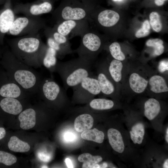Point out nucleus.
Here are the masks:
<instances>
[{"instance_id":"obj_18","label":"nucleus","mask_w":168,"mask_h":168,"mask_svg":"<svg viewBox=\"0 0 168 168\" xmlns=\"http://www.w3.org/2000/svg\"><path fill=\"white\" fill-rule=\"evenodd\" d=\"M97 68V79L101 89V92L108 96H112L115 88L111 80L107 66H100Z\"/></svg>"},{"instance_id":"obj_34","label":"nucleus","mask_w":168,"mask_h":168,"mask_svg":"<svg viewBox=\"0 0 168 168\" xmlns=\"http://www.w3.org/2000/svg\"><path fill=\"white\" fill-rule=\"evenodd\" d=\"M163 44V41L159 39H150L148 40L146 43V44L147 46L154 47L162 45Z\"/></svg>"},{"instance_id":"obj_2","label":"nucleus","mask_w":168,"mask_h":168,"mask_svg":"<svg viewBox=\"0 0 168 168\" xmlns=\"http://www.w3.org/2000/svg\"><path fill=\"white\" fill-rule=\"evenodd\" d=\"M10 49L20 61L35 68L41 67L48 47L38 33L12 38L7 41Z\"/></svg>"},{"instance_id":"obj_21","label":"nucleus","mask_w":168,"mask_h":168,"mask_svg":"<svg viewBox=\"0 0 168 168\" xmlns=\"http://www.w3.org/2000/svg\"><path fill=\"white\" fill-rule=\"evenodd\" d=\"M99 23L105 27H110L115 25L119 21V16L116 12L105 10L100 12L97 17Z\"/></svg>"},{"instance_id":"obj_28","label":"nucleus","mask_w":168,"mask_h":168,"mask_svg":"<svg viewBox=\"0 0 168 168\" xmlns=\"http://www.w3.org/2000/svg\"><path fill=\"white\" fill-rule=\"evenodd\" d=\"M81 137L84 140L101 144L104 140L105 134L103 131L95 128L82 132Z\"/></svg>"},{"instance_id":"obj_32","label":"nucleus","mask_w":168,"mask_h":168,"mask_svg":"<svg viewBox=\"0 0 168 168\" xmlns=\"http://www.w3.org/2000/svg\"><path fill=\"white\" fill-rule=\"evenodd\" d=\"M150 23L152 29L155 31L158 32L162 29V24L160 16L156 12H152L149 16Z\"/></svg>"},{"instance_id":"obj_5","label":"nucleus","mask_w":168,"mask_h":168,"mask_svg":"<svg viewBox=\"0 0 168 168\" xmlns=\"http://www.w3.org/2000/svg\"><path fill=\"white\" fill-rule=\"evenodd\" d=\"M121 116L132 145L141 154L149 141L147 133L148 124L139 112L126 110Z\"/></svg>"},{"instance_id":"obj_8","label":"nucleus","mask_w":168,"mask_h":168,"mask_svg":"<svg viewBox=\"0 0 168 168\" xmlns=\"http://www.w3.org/2000/svg\"><path fill=\"white\" fill-rule=\"evenodd\" d=\"M46 26L44 20L39 16L19 17L15 18L7 34L20 36L35 34Z\"/></svg>"},{"instance_id":"obj_40","label":"nucleus","mask_w":168,"mask_h":168,"mask_svg":"<svg viewBox=\"0 0 168 168\" xmlns=\"http://www.w3.org/2000/svg\"><path fill=\"white\" fill-rule=\"evenodd\" d=\"M142 28L145 30H149L150 29V24L149 21L147 20H145L142 24Z\"/></svg>"},{"instance_id":"obj_15","label":"nucleus","mask_w":168,"mask_h":168,"mask_svg":"<svg viewBox=\"0 0 168 168\" xmlns=\"http://www.w3.org/2000/svg\"><path fill=\"white\" fill-rule=\"evenodd\" d=\"M66 91L53 78H45L40 84L38 93L46 100L54 102L64 100L67 97Z\"/></svg>"},{"instance_id":"obj_1","label":"nucleus","mask_w":168,"mask_h":168,"mask_svg":"<svg viewBox=\"0 0 168 168\" xmlns=\"http://www.w3.org/2000/svg\"><path fill=\"white\" fill-rule=\"evenodd\" d=\"M0 66L23 90L31 94L38 93L43 79L33 68L18 60L10 49H3Z\"/></svg>"},{"instance_id":"obj_37","label":"nucleus","mask_w":168,"mask_h":168,"mask_svg":"<svg viewBox=\"0 0 168 168\" xmlns=\"http://www.w3.org/2000/svg\"><path fill=\"white\" fill-rule=\"evenodd\" d=\"M162 134L164 135L165 142L164 146L168 150V124L164 125Z\"/></svg>"},{"instance_id":"obj_27","label":"nucleus","mask_w":168,"mask_h":168,"mask_svg":"<svg viewBox=\"0 0 168 168\" xmlns=\"http://www.w3.org/2000/svg\"><path fill=\"white\" fill-rule=\"evenodd\" d=\"M123 67L121 61L115 59L111 60L108 66L109 73L112 79L115 82H119L121 80Z\"/></svg>"},{"instance_id":"obj_20","label":"nucleus","mask_w":168,"mask_h":168,"mask_svg":"<svg viewBox=\"0 0 168 168\" xmlns=\"http://www.w3.org/2000/svg\"><path fill=\"white\" fill-rule=\"evenodd\" d=\"M36 111L33 108H28L22 111L18 117L20 127L27 130L34 127L36 123Z\"/></svg>"},{"instance_id":"obj_29","label":"nucleus","mask_w":168,"mask_h":168,"mask_svg":"<svg viewBox=\"0 0 168 168\" xmlns=\"http://www.w3.org/2000/svg\"><path fill=\"white\" fill-rule=\"evenodd\" d=\"M78 159L83 163L82 168H94L95 164L102 161L103 158L100 155L92 156L89 153H84L80 155Z\"/></svg>"},{"instance_id":"obj_10","label":"nucleus","mask_w":168,"mask_h":168,"mask_svg":"<svg viewBox=\"0 0 168 168\" xmlns=\"http://www.w3.org/2000/svg\"><path fill=\"white\" fill-rule=\"evenodd\" d=\"M44 29L47 45L55 50L57 57L61 59L73 52L67 37L57 32L53 27L46 26Z\"/></svg>"},{"instance_id":"obj_4","label":"nucleus","mask_w":168,"mask_h":168,"mask_svg":"<svg viewBox=\"0 0 168 168\" xmlns=\"http://www.w3.org/2000/svg\"><path fill=\"white\" fill-rule=\"evenodd\" d=\"M92 64L79 57L65 62H57L55 72L61 77L64 89L74 88L85 78L93 75Z\"/></svg>"},{"instance_id":"obj_42","label":"nucleus","mask_w":168,"mask_h":168,"mask_svg":"<svg viewBox=\"0 0 168 168\" xmlns=\"http://www.w3.org/2000/svg\"><path fill=\"white\" fill-rule=\"evenodd\" d=\"M65 162L68 168H73V166L71 160L68 158H66L65 160Z\"/></svg>"},{"instance_id":"obj_26","label":"nucleus","mask_w":168,"mask_h":168,"mask_svg":"<svg viewBox=\"0 0 168 168\" xmlns=\"http://www.w3.org/2000/svg\"><path fill=\"white\" fill-rule=\"evenodd\" d=\"M57 57L55 50L48 46L43 59V65L51 72H55Z\"/></svg>"},{"instance_id":"obj_35","label":"nucleus","mask_w":168,"mask_h":168,"mask_svg":"<svg viewBox=\"0 0 168 168\" xmlns=\"http://www.w3.org/2000/svg\"><path fill=\"white\" fill-rule=\"evenodd\" d=\"M158 68L161 72H163L168 70V61L164 60L161 61L159 64Z\"/></svg>"},{"instance_id":"obj_24","label":"nucleus","mask_w":168,"mask_h":168,"mask_svg":"<svg viewBox=\"0 0 168 168\" xmlns=\"http://www.w3.org/2000/svg\"><path fill=\"white\" fill-rule=\"evenodd\" d=\"M94 123L93 117L88 114H81L75 119L74 122V128L78 132H82L90 129Z\"/></svg>"},{"instance_id":"obj_41","label":"nucleus","mask_w":168,"mask_h":168,"mask_svg":"<svg viewBox=\"0 0 168 168\" xmlns=\"http://www.w3.org/2000/svg\"><path fill=\"white\" fill-rule=\"evenodd\" d=\"M6 133V130L2 127L0 128V140L3 138L5 136Z\"/></svg>"},{"instance_id":"obj_43","label":"nucleus","mask_w":168,"mask_h":168,"mask_svg":"<svg viewBox=\"0 0 168 168\" xmlns=\"http://www.w3.org/2000/svg\"><path fill=\"white\" fill-rule=\"evenodd\" d=\"M166 0H155V3L158 6L163 5L165 1Z\"/></svg>"},{"instance_id":"obj_30","label":"nucleus","mask_w":168,"mask_h":168,"mask_svg":"<svg viewBox=\"0 0 168 168\" xmlns=\"http://www.w3.org/2000/svg\"><path fill=\"white\" fill-rule=\"evenodd\" d=\"M8 146L11 150L16 152H25L30 149V146L28 143L21 140L15 136L11 137Z\"/></svg>"},{"instance_id":"obj_23","label":"nucleus","mask_w":168,"mask_h":168,"mask_svg":"<svg viewBox=\"0 0 168 168\" xmlns=\"http://www.w3.org/2000/svg\"><path fill=\"white\" fill-rule=\"evenodd\" d=\"M88 105L92 110L100 111L109 110L117 107H120L115 101L105 98L91 99Z\"/></svg>"},{"instance_id":"obj_22","label":"nucleus","mask_w":168,"mask_h":168,"mask_svg":"<svg viewBox=\"0 0 168 168\" xmlns=\"http://www.w3.org/2000/svg\"><path fill=\"white\" fill-rule=\"evenodd\" d=\"M129 83L130 88L134 92L141 94L146 88L148 81L138 73L133 72L129 77Z\"/></svg>"},{"instance_id":"obj_25","label":"nucleus","mask_w":168,"mask_h":168,"mask_svg":"<svg viewBox=\"0 0 168 168\" xmlns=\"http://www.w3.org/2000/svg\"><path fill=\"white\" fill-rule=\"evenodd\" d=\"M150 90L152 92L159 94L168 92V87L164 78L159 75L151 77L148 82Z\"/></svg>"},{"instance_id":"obj_11","label":"nucleus","mask_w":168,"mask_h":168,"mask_svg":"<svg viewBox=\"0 0 168 168\" xmlns=\"http://www.w3.org/2000/svg\"><path fill=\"white\" fill-rule=\"evenodd\" d=\"M53 8L50 0H37L26 3H17L13 7L15 14H22L25 16L38 17L51 12Z\"/></svg>"},{"instance_id":"obj_12","label":"nucleus","mask_w":168,"mask_h":168,"mask_svg":"<svg viewBox=\"0 0 168 168\" xmlns=\"http://www.w3.org/2000/svg\"><path fill=\"white\" fill-rule=\"evenodd\" d=\"M92 10H88L80 7L69 5L60 6L52 13L56 23L66 20H88Z\"/></svg>"},{"instance_id":"obj_6","label":"nucleus","mask_w":168,"mask_h":168,"mask_svg":"<svg viewBox=\"0 0 168 168\" xmlns=\"http://www.w3.org/2000/svg\"><path fill=\"white\" fill-rule=\"evenodd\" d=\"M167 150L164 146L149 141L142 151L138 167L168 168Z\"/></svg>"},{"instance_id":"obj_13","label":"nucleus","mask_w":168,"mask_h":168,"mask_svg":"<svg viewBox=\"0 0 168 168\" xmlns=\"http://www.w3.org/2000/svg\"><path fill=\"white\" fill-rule=\"evenodd\" d=\"M72 89L74 99L81 101L90 100L101 93L98 81L94 74L85 78Z\"/></svg>"},{"instance_id":"obj_44","label":"nucleus","mask_w":168,"mask_h":168,"mask_svg":"<svg viewBox=\"0 0 168 168\" xmlns=\"http://www.w3.org/2000/svg\"><path fill=\"white\" fill-rule=\"evenodd\" d=\"M100 168H107L108 166V163L106 162H104L99 164Z\"/></svg>"},{"instance_id":"obj_19","label":"nucleus","mask_w":168,"mask_h":168,"mask_svg":"<svg viewBox=\"0 0 168 168\" xmlns=\"http://www.w3.org/2000/svg\"><path fill=\"white\" fill-rule=\"evenodd\" d=\"M23 107L19 99L0 97V109L6 113L16 115L22 111Z\"/></svg>"},{"instance_id":"obj_36","label":"nucleus","mask_w":168,"mask_h":168,"mask_svg":"<svg viewBox=\"0 0 168 168\" xmlns=\"http://www.w3.org/2000/svg\"><path fill=\"white\" fill-rule=\"evenodd\" d=\"M149 33V30H145L142 28L136 32L135 36L138 38L143 37L148 35Z\"/></svg>"},{"instance_id":"obj_45","label":"nucleus","mask_w":168,"mask_h":168,"mask_svg":"<svg viewBox=\"0 0 168 168\" xmlns=\"http://www.w3.org/2000/svg\"><path fill=\"white\" fill-rule=\"evenodd\" d=\"M7 0H0V5H4Z\"/></svg>"},{"instance_id":"obj_9","label":"nucleus","mask_w":168,"mask_h":168,"mask_svg":"<svg viewBox=\"0 0 168 168\" xmlns=\"http://www.w3.org/2000/svg\"><path fill=\"white\" fill-rule=\"evenodd\" d=\"M81 40L79 47L75 50L79 57L92 64L101 45L99 37L88 29L81 35Z\"/></svg>"},{"instance_id":"obj_17","label":"nucleus","mask_w":168,"mask_h":168,"mask_svg":"<svg viewBox=\"0 0 168 168\" xmlns=\"http://www.w3.org/2000/svg\"><path fill=\"white\" fill-rule=\"evenodd\" d=\"M11 0H7L0 10V45L4 44L5 35L10 29L16 17Z\"/></svg>"},{"instance_id":"obj_39","label":"nucleus","mask_w":168,"mask_h":168,"mask_svg":"<svg viewBox=\"0 0 168 168\" xmlns=\"http://www.w3.org/2000/svg\"><path fill=\"white\" fill-rule=\"evenodd\" d=\"M154 54L156 55H160L164 52V47L163 45H160L154 47Z\"/></svg>"},{"instance_id":"obj_14","label":"nucleus","mask_w":168,"mask_h":168,"mask_svg":"<svg viewBox=\"0 0 168 168\" xmlns=\"http://www.w3.org/2000/svg\"><path fill=\"white\" fill-rule=\"evenodd\" d=\"M31 94L23 90L0 66V97L24 98Z\"/></svg>"},{"instance_id":"obj_38","label":"nucleus","mask_w":168,"mask_h":168,"mask_svg":"<svg viewBox=\"0 0 168 168\" xmlns=\"http://www.w3.org/2000/svg\"><path fill=\"white\" fill-rule=\"evenodd\" d=\"M75 138L74 134L71 132H66L64 136V139L67 142H72L74 140Z\"/></svg>"},{"instance_id":"obj_33","label":"nucleus","mask_w":168,"mask_h":168,"mask_svg":"<svg viewBox=\"0 0 168 168\" xmlns=\"http://www.w3.org/2000/svg\"><path fill=\"white\" fill-rule=\"evenodd\" d=\"M17 161L16 157L8 152L0 151V163L10 166L15 163Z\"/></svg>"},{"instance_id":"obj_47","label":"nucleus","mask_w":168,"mask_h":168,"mask_svg":"<svg viewBox=\"0 0 168 168\" xmlns=\"http://www.w3.org/2000/svg\"><path fill=\"white\" fill-rule=\"evenodd\" d=\"M113 0L114 1H122V0Z\"/></svg>"},{"instance_id":"obj_7","label":"nucleus","mask_w":168,"mask_h":168,"mask_svg":"<svg viewBox=\"0 0 168 168\" xmlns=\"http://www.w3.org/2000/svg\"><path fill=\"white\" fill-rule=\"evenodd\" d=\"M139 112L156 132L163 133L167 112L159 100L153 98L148 99L143 104L142 111Z\"/></svg>"},{"instance_id":"obj_31","label":"nucleus","mask_w":168,"mask_h":168,"mask_svg":"<svg viewBox=\"0 0 168 168\" xmlns=\"http://www.w3.org/2000/svg\"><path fill=\"white\" fill-rule=\"evenodd\" d=\"M109 51L112 57L115 59L122 61L125 57L124 54L121 51L119 44L116 42L111 43L109 47Z\"/></svg>"},{"instance_id":"obj_46","label":"nucleus","mask_w":168,"mask_h":168,"mask_svg":"<svg viewBox=\"0 0 168 168\" xmlns=\"http://www.w3.org/2000/svg\"><path fill=\"white\" fill-rule=\"evenodd\" d=\"M3 51V49H2L0 48V60L2 57Z\"/></svg>"},{"instance_id":"obj_3","label":"nucleus","mask_w":168,"mask_h":168,"mask_svg":"<svg viewBox=\"0 0 168 168\" xmlns=\"http://www.w3.org/2000/svg\"><path fill=\"white\" fill-rule=\"evenodd\" d=\"M114 119L113 126L107 132L109 143L119 161L138 167L141 154L132 145L121 116H117Z\"/></svg>"},{"instance_id":"obj_16","label":"nucleus","mask_w":168,"mask_h":168,"mask_svg":"<svg viewBox=\"0 0 168 168\" xmlns=\"http://www.w3.org/2000/svg\"><path fill=\"white\" fill-rule=\"evenodd\" d=\"M87 20H66L56 23L53 28L68 39L75 35H81L88 28Z\"/></svg>"}]
</instances>
